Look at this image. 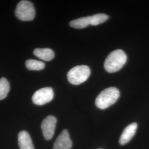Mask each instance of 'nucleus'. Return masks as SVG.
I'll return each instance as SVG.
<instances>
[{
	"label": "nucleus",
	"instance_id": "ddd939ff",
	"mask_svg": "<svg viewBox=\"0 0 149 149\" xmlns=\"http://www.w3.org/2000/svg\"><path fill=\"white\" fill-rule=\"evenodd\" d=\"M26 66L29 70L39 71L44 69L45 64L40 61L34 59H29L26 61Z\"/></svg>",
	"mask_w": 149,
	"mask_h": 149
},
{
	"label": "nucleus",
	"instance_id": "423d86ee",
	"mask_svg": "<svg viewBox=\"0 0 149 149\" xmlns=\"http://www.w3.org/2000/svg\"><path fill=\"white\" fill-rule=\"evenodd\" d=\"M56 123V118L53 116H49L43 120L41 128L43 136L47 140H49L53 138Z\"/></svg>",
	"mask_w": 149,
	"mask_h": 149
},
{
	"label": "nucleus",
	"instance_id": "9b49d317",
	"mask_svg": "<svg viewBox=\"0 0 149 149\" xmlns=\"http://www.w3.org/2000/svg\"><path fill=\"white\" fill-rule=\"evenodd\" d=\"M90 24L88 16L74 19L70 22V26L76 29H82L88 27Z\"/></svg>",
	"mask_w": 149,
	"mask_h": 149
},
{
	"label": "nucleus",
	"instance_id": "f8f14e48",
	"mask_svg": "<svg viewBox=\"0 0 149 149\" xmlns=\"http://www.w3.org/2000/svg\"><path fill=\"white\" fill-rule=\"evenodd\" d=\"M90 24L92 26H97L106 21L109 18V16L104 13H98L93 16H88Z\"/></svg>",
	"mask_w": 149,
	"mask_h": 149
},
{
	"label": "nucleus",
	"instance_id": "39448f33",
	"mask_svg": "<svg viewBox=\"0 0 149 149\" xmlns=\"http://www.w3.org/2000/svg\"><path fill=\"white\" fill-rule=\"evenodd\" d=\"M53 98V88L47 87L37 91L32 96V101L35 104L42 106L50 102Z\"/></svg>",
	"mask_w": 149,
	"mask_h": 149
},
{
	"label": "nucleus",
	"instance_id": "6e6552de",
	"mask_svg": "<svg viewBox=\"0 0 149 149\" xmlns=\"http://www.w3.org/2000/svg\"><path fill=\"white\" fill-rule=\"evenodd\" d=\"M138 128V124L133 123L125 128L119 138V144L124 145L129 143L133 138Z\"/></svg>",
	"mask_w": 149,
	"mask_h": 149
},
{
	"label": "nucleus",
	"instance_id": "1a4fd4ad",
	"mask_svg": "<svg viewBox=\"0 0 149 149\" xmlns=\"http://www.w3.org/2000/svg\"><path fill=\"white\" fill-rule=\"evenodd\" d=\"M18 145L20 149H34L32 139L26 131H21L18 136Z\"/></svg>",
	"mask_w": 149,
	"mask_h": 149
},
{
	"label": "nucleus",
	"instance_id": "f03ea898",
	"mask_svg": "<svg viewBox=\"0 0 149 149\" xmlns=\"http://www.w3.org/2000/svg\"><path fill=\"white\" fill-rule=\"evenodd\" d=\"M120 96L117 88L111 87L102 91L97 97L95 104L97 107L104 109L115 103Z\"/></svg>",
	"mask_w": 149,
	"mask_h": 149
},
{
	"label": "nucleus",
	"instance_id": "4468645a",
	"mask_svg": "<svg viewBox=\"0 0 149 149\" xmlns=\"http://www.w3.org/2000/svg\"><path fill=\"white\" fill-rule=\"evenodd\" d=\"M10 90L9 82L5 77L0 79V100L5 99Z\"/></svg>",
	"mask_w": 149,
	"mask_h": 149
},
{
	"label": "nucleus",
	"instance_id": "f257e3e1",
	"mask_svg": "<svg viewBox=\"0 0 149 149\" xmlns=\"http://www.w3.org/2000/svg\"><path fill=\"white\" fill-rule=\"evenodd\" d=\"M127 60V55L123 50L121 49L114 50L106 59L104 64V69L109 73L116 72L122 68Z\"/></svg>",
	"mask_w": 149,
	"mask_h": 149
},
{
	"label": "nucleus",
	"instance_id": "7ed1b4c3",
	"mask_svg": "<svg viewBox=\"0 0 149 149\" xmlns=\"http://www.w3.org/2000/svg\"><path fill=\"white\" fill-rule=\"evenodd\" d=\"M90 68L86 65L74 66L68 73V80L70 84L79 85L85 82L90 76Z\"/></svg>",
	"mask_w": 149,
	"mask_h": 149
},
{
	"label": "nucleus",
	"instance_id": "0eeeda50",
	"mask_svg": "<svg viewBox=\"0 0 149 149\" xmlns=\"http://www.w3.org/2000/svg\"><path fill=\"white\" fill-rule=\"evenodd\" d=\"M72 143L67 130H64L59 134L54 143L53 149H71Z\"/></svg>",
	"mask_w": 149,
	"mask_h": 149
},
{
	"label": "nucleus",
	"instance_id": "9d476101",
	"mask_svg": "<svg viewBox=\"0 0 149 149\" xmlns=\"http://www.w3.org/2000/svg\"><path fill=\"white\" fill-rule=\"evenodd\" d=\"M33 53L39 59L47 61L52 60L55 56L53 50L49 48H37L34 49Z\"/></svg>",
	"mask_w": 149,
	"mask_h": 149
},
{
	"label": "nucleus",
	"instance_id": "20e7f679",
	"mask_svg": "<svg viewBox=\"0 0 149 149\" xmlns=\"http://www.w3.org/2000/svg\"><path fill=\"white\" fill-rule=\"evenodd\" d=\"M15 15L22 21H33L36 16L34 6L31 1H21L16 7Z\"/></svg>",
	"mask_w": 149,
	"mask_h": 149
}]
</instances>
